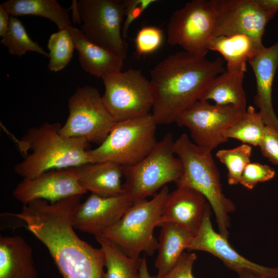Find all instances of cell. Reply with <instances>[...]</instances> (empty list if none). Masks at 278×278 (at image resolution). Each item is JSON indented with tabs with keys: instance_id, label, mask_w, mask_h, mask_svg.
<instances>
[{
	"instance_id": "6da1fadb",
	"label": "cell",
	"mask_w": 278,
	"mask_h": 278,
	"mask_svg": "<svg viewBox=\"0 0 278 278\" xmlns=\"http://www.w3.org/2000/svg\"><path fill=\"white\" fill-rule=\"evenodd\" d=\"M81 197L75 195L50 203L37 199L12 215L22 220L46 247L63 278H103L102 250L80 238L72 225Z\"/></svg>"
},
{
	"instance_id": "7a4b0ae2",
	"label": "cell",
	"mask_w": 278,
	"mask_h": 278,
	"mask_svg": "<svg viewBox=\"0 0 278 278\" xmlns=\"http://www.w3.org/2000/svg\"><path fill=\"white\" fill-rule=\"evenodd\" d=\"M225 70L220 57L210 60L184 50L160 61L150 71L149 80L153 97L151 114L157 125L175 123Z\"/></svg>"
},
{
	"instance_id": "3957f363",
	"label": "cell",
	"mask_w": 278,
	"mask_h": 278,
	"mask_svg": "<svg viewBox=\"0 0 278 278\" xmlns=\"http://www.w3.org/2000/svg\"><path fill=\"white\" fill-rule=\"evenodd\" d=\"M60 124L45 122L30 128L17 143L24 159L14 167L24 178H32L46 171L76 167L91 163L88 147L90 143L60 133Z\"/></svg>"
},
{
	"instance_id": "277c9868",
	"label": "cell",
	"mask_w": 278,
	"mask_h": 278,
	"mask_svg": "<svg viewBox=\"0 0 278 278\" xmlns=\"http://www.w3.org/2000/svg\"><path fill=\"white\" fill-rule=\"evenodd\" d=\"M173 148L183 165L182 175L176 182L177 187H190L206 198L215 214L219 233L228 238L229 214L235 207L223 193L212 152L196 144L185 133L175 140Z\"/></svg>"
},
{
	"instance_id": "5b68a950",
	"label": "cell",
	"mask_w": 278,
	"mask_h": 278,
	"mask_svg": "<svg viewBox=\"0 0 278 278\" xmlns=\"http://www.w3.org/2000/svg\"><path fill=\"white\" fill-rule=\"evenodd\" d=\"M174 142L172 133L168 132L142 160L123 167V188L133 203L146 199L180 178L183 165L175 153Z\"/></svg>"
},
{
	"instance_id": "8992f818",
	"label": "cell",
	"mask_w": 278,
	"mask_h": 278,
	"mask_svg": "<svg viewBox=\"0 0 278 278\" xmlns=\"http://www.w3.org/2000/svg\"><path fill=\"white\" fill-rule=\"evenodd\" d=\"M157 126L151 113L117 121L104 141L88 150L90 162H110L123 167L136 164L157 144Z\"/></svg>"
},
{
	"instance_id": "52a82bcc",
	"label": "cell",
	"mask_w": 278,
	"mask_h": 278,
	"mask_svg": "<svg viewBox=\"0 0 278 278\" xmlns=\"http://www.w3.org/2000/svg\"><path fill=\"white\" fill-rule=\"evenodd\" d=\"M169 193L166 185L151 199L134 202L120 220L101 236L116 244L129 257L140 258L143 252L152 255L158 247L153 230L159 225Z\"/></svg>"
},
{
	"instance_id": "ba28073f",
	"label": "cell",
	"mask_w": 278,
	"mask_h": 278,
	"mask_svg": "<svg viewBox=\"0 0 278 278\" xmlns=\"http://www.w3.org/2000/svg\"><path fill=\"white\" fill-rule=\"evenodd\" d=\"M68 116L60 133L67 137L82 139L100 145L117 121L105 106L98 89L84 85L68 100Z\"/></svg>"
},
{
	"instance_id": "9c48e42d",
	"label": "cell",
	"mask_w": 278,
	"mask_h": 278,
	"mask_svg": "<svg viewBox=\"0 0 278 278\" xmlns=\"http://www.w3.org/2000/svg\"><path fill=\"white\" fill-rule=\"evenodd\" d=\"M81 31L91 41L124 60L128 44L122 35L123 3L113 0H79L75 2Z\"/></svg>"
},
{
	"instance_id": "30bf717a",
	"label": "cell",
	"mask_w": 278,
	"mask_h": 278,
	"mask_svg": "<svg viewBox=\"0 0 278 278\" xmlns=\"http://www.w3.org/2000/svg\"><path fill=\"white\" fill-rule=\"evenodd\" d=\"M103 103L116 121L151 113L153 97L150 80L142 72L129 68L102 79Z\"/></svg>"
},
{
	"instance_id": "8fae6325",
	"label": "cell",
	"mask_w": 278,
	"mask_h": 278,
	"mask_svg": "<svg viewBox=\"0 0 278 278\" xmlns=\"http://www.w3.org/2000/svg\"><path fill=\"white\" fill-rule=\"evenodd\" d=\"M215 22L216 11L211 0L190 1L172 13L167 26V42L195 56L205 57Z\"/></svg>"
},
{
	"instance_id": "7c38bea8",
	"label": "cell",
	"mask_w": 278,
	"mask_h": 278,
	"mask_svg": "<svg viewBox=\"0 0 278 278\" xmlns=\"http://www.w3.org/2000/svg\"><path fill=\"white\" fill-rule=\"evenodd\" d=\"M246 110L232 105L198 100L185 110L175 123L189 130L193 142L212 152L228 141L225 136L227 130Z\"/></svg>"
},
{
	"instance_id": "4fadbf2b",
	"label": "cell",
	"mask_w": 278,
	"mask_h": 278,
	"mask_svg": "<svg viewBox=\"0 0 278 278\" xmlns=\"http://www.w3.org/2000/svg\"><path fill=\"white\" fill-rule=\"evenodd\" d=\"M216 11L213 37L244 34L263 46L262 39L273 16L263 11L254 0H211Z\"/></svg>"
},
{
	"instance_id": "5bb4252c",
	"label": "cell",
	"mask_w": 278,
	"mask_h": 278,
	"mask_svg": "<svg viewBox=\"0 0 278 278\" xmlns=\"http://www.w3.org/2000/svg\"><path fill=\"white\" fill-rule=\"evenodd\" d=\"M133 203L125 193L112 196L91 194L75 211L73 227L95 236H101L120 220Z\"/></svg>"
},
{
	"instance_id": "9a60e30c",
	"label": "cell",
	"mask_w": 278,
	"mask_h": 278,
	"mask_svg": "<svg viewBox=\"0 0 278 278\" xmlns=\"http://www.w3.org/2000/svg\"><path fill=\"white\" fill-rule=\"evenodd\" d=\"M86 192L80 186L75 167H72L51 170L32 178H24L14 188L13 195L24 205L37 199L55 202Z\"/></svg>"
},
{
	"instance_id": "2e32d148",
	"label": "cell",
	"mask_w": 278,
	"mask_h": 278,
	"mask_svg": "<svg viewBox=\"0 0 278 278\" xmlns=\"http://www.w3.org/2000/svg\"><path fill=\"white\" fill-rule=\"evenodd\" d=\"M211 207L209 204L201 225L193 236L187 250L210 253L237 273L244 270H250L273 278H278V268L263 266L248 260L232 248L227 238L213 229L211 220Z\"/></svg>"
},
{
	"instance_id": "e0dca14e",
	"label": "cell",
	"mask_w": 278,
	"mask_h": 278,
	"mask_svg": "<svg viewBox=\"0 0 278 278\" xmlns=\"http://www.w3.org/2000/svg\"><path fill=\"white\" fill-rule=\"evenodd\" d=\"M248 63L256 81L254 105L259 109L265 125L278 131V118L272 100L273 83L278 68V41L270 47H264Z\"/></svg>"
},
{
	"instance_id": "ac0fdd59",
	"label": "cell",
	"mask_w": 278,
	"mask_h": 278,
	"mask_svg": "<svg viewBox=\"0 0 278 278\" xmlns=\"http://www.w3.org/2000/svg\"><path fill=\"white\" fill-rule=\"evenodd\" d=\"M208 204L206 198L197 190L177 187L166 197L159 226L172 222L185 228L194 236L201 225Z\"/></svg>"
},
{
	"instance_id": "d6986e66",
	"label": "cell",
	"mask_w": 278,
	"mask_h": 278,
	"mask_svg": "<svg viewBox=\"0 0 278 278\" xmlns=\"http://www.w3.org/2000/svg\"><path fill=\"white\" fill-rule=\"evenodd\" d=\"M70 31L82 68L91 75L102 79L121 71L124 60L91 41L80 29L70 26Z\"/></svg>"
},
{
	"instance_id": "ffe728a7",
	"label": "cell",
	"mask_w": 278,
	"mask_h": 278,
	"mask_svg": "<svg viewBox=\"0 0 278 278\" xmlns=\"http://www.w3.org/2000/svg\"><path fill=\"white\" fill-rule=\"evenodd\" d=\"M80 186L86 192L102 196L125 193L123 167L110 162H93L75 167Z\"/></svg>"
},
{
	"instance_id": "44dd1931",
	"label": "cell",
	"mask_w": 278,
	"mask_h": 278,
	"mask_svg": "<svg viewBox=\"0 0 278 278\" xmlns=\"http://www.w3.org/2000/svg\"><path fill=\"white\" fill-rule=\"evenodd\" d=\"M31 247L20 236H0V278H38Z\"/></svg>"
},
{
	"instance_id": "7402d4cb",
	"label": "cell",
	"mask_w": 278,
	"mask_h": 278,
	"mask_svg": "<svg viewBox=\"0 0 278 278\" xmlns=\"http://www.w3.org/2000/svg\"><path fill=\"white\" fill-rule=\"evenodd\" d=\"M264 47L246 35L234 34L212 37L207 48L221 54L227 62L226 69L245 73L247 63Z\"/></svg>"
},
{
	"instance_id": "603a6c76",
	"label": "cell",
	"mask_w": 278,
	"mask_h": 278,
	"mask_svg": "<svg viewBox=\"0 0 278 278\" xmlns=\"http://www.w3.org/2000/svg\"><path fill=\"white\" fill-rule=\"evenodd\" d=\"M160 227L158 253L155 261L158 277L167 273L176 265L193 237L188 230L172 222L163 223Z\"/></svg>"
},
{
	"instance_id": "cb8c5ba5",
	"label": "cell",
	"mask_w": 278,
	"mask_h": 278,
	"mask_svg": "<svg viewBox=\"0 0 278 278\" xmlns=\"http://www.w3.org/2000/svg\"><path fill=\"white\" fill-rule=\"evenodd\" d=\"M244 74L243 72L226 69L211 81L199 100H213L218 105H232L247 109L246 95L244 88Z\"/></svg>"
},
{
	"instance_id": "d4e9b609",
	"label": "cell",
	"mask_w": 278,
	"mask_h": 278,
	"mask_svg": "<svg viewBox=\"0 0 278 278\" xmlns=\"http://www.w3.org/2000/svg\"><path fill=\"white\" fill-rule=\"evenodd\" d=\"M11 16L34 15L54 23L60 30L71 26L67 11L56 0H8L1 5Z\"/></svg>"
},
{
	"instance_id": "484cf974",
	"label": "cell",
	"mask_w": 278,
	"mask_h": 278,
	"mask_svg": "<svg viewBox=\"0 0 278 278\" xmlns=\"http://www.w3.org/2000/svg\"><path fill=\"white\" fill-rule=\"evenodd\" d=\"M105 256L106 272L103 278H141V258L128 256L114 242L103 236H95Z\"/></svg>"
},
{
	"instance_id": "4316f807",
	"label": "cell",
	"mask_w": 278,
	"mask_h": 278,
	"mask_svg": "<svg viewBox=\"0 0 278 278\" xmlns=\"http://www.w3.org/2000/svg\"><path fill=\"white\" fill-rule=\"evenodd\" d=\"M266 125L259 111L249 106L242 116L227 130V139L234 138L243 144L259 146L265 134Z\"/></svg>"
},
{
	"instance_id": "83f0119b",
	"label": "cell",
	"mask_w": 278,
	"mask_h": 278,
	"mask_svg": "<svg viewBox=\"0 0 278 278\" xmlns=\"http://www.w3.org/2000/svg\"><path fill=\"white\" fill-rule=\"evenodd\" d=\"M1 43L7 48L12 55L21 57L28 51H32L47 57L49 56L37 42L30 38L24 26L16 16H11L8 30L2 38Z\"/></svg>"
},
{
	"instance_id": "f1b7e54d",
	"label": "cell",
	"mask_w": 278,
	"mask_h": 278,
	"mask_svg": "<svg viewBox=\"0 0 278 278\" xmlns=\"http://www.w3.org/2000/svg\"><path fill=\"white\" fill-rule=\"evenodd\" d=\"M47 47L49 51L47 68L54 72L63 70L68 64L75 49L67 28L51 34L48 40Z\"/></svg>"
},
{
	"instance_id": "f546056e",
	"label": "cell",
	"mask_w": 278,
	"mask_h": 278,
	"mask_svg": "<svg viewBox=\"0 0 278 278\" xmlns=\"http://www.w3.org/2000/svg\"><path fill=\"white\" fill-rule=\"evenodd\" d=\"M252 150L251 146L242 144L232 149H223L217 151L216 157L228 169V181L230 185L240 183L245 167L251 162Z\"/></svg>"
},
{
	"instance_id": "4dcf8cb0",
	"label": "cell",
	"mask_w": 278,
	"mask_h": 278,
	"mask_svg": "<svg viewBox=\"0 0 278 278\" xmlns=\"http://www.w3.org/2000/svg\"><path fill=\"white\" fill-rule=\"evenodd\" d=\"M163 30L155 26H145L137 32L135 38L136 53L141 56L153 53L159 49L163 44Z\"/></svg>"
},
{
	"instance_id": "1f68e13d",
	"label": "cell",
	"mask_w": 278,
	"mask_h": 278,
	"mask_svg": "<svg viewBox=\"0 0 278 278\" xmlns=\"http://www.w3.org/2000/svg\"><path fill=\"white\" fill-rule=\"evenodd\" d=\"M275 175L274 169L270 166L251 162L245 167L239 184L248 189H252L258 183L271 180Z\"/></svg>"
},
{
	"instance_id": "d6a6232c",
	"label": "cell",
	"mask_w": 278,
	"mask_h": 278,
	"mask_svg": "<svg viewBox=\"0 0 278 278\" xmlns=\"http://www.w3.org/2000/svg\"><path fill=\"white\" fill-rule=\"evenodd\" d=\"M156 2V0H127L123 2L124 16H126L122 26V35L124 39L127 37L128 30L132 23Z\"/></svg>"
},
{
	"instance_id": "836d02e7",
	"label": "cell",
	"mask_w": 278,
	"mask_h": 278,
	"mask_svg": "<svg viewBox=\"0 0 278 278\" xmlns=\"http://www.w3.org/2000/svg\"><path fill=\"white\" fill-rule=\"evenodd\" d=\"M197 258L194 253L184 252L176 265L165 274L153 278H194L193 267Z\"/></svg>"
},
{
	"instance_id": "e575fe53",
	"label": "cell",
	"mask_w": 278,
	"mask_h": 278,
	"mask_svg": "<svg viewBox=\"0 0 278 278\" xmlns=\"http://www.w3.org/2000/svg\"><path fill=\"white\" fill-rule=\"evenodd\" d=\"M259 147L264 157L278 165V131L266 126L263 140Z\"/></svg>"
},
{
	"instance_id": "d590c367",
	"label": "cell",
	"mask_w": 278,
	"mask_h": 278,
	"mask_svg": "<svg viewBox=\"0 0 278 278\" xmlns=\"http://www.w3.org/2000/svg\"><path fill=\"white\" fill-rule=\"evenodd\" d=\"M260 9L274 17L278 11V0H254Z\"/></svg>"
},
{
	"instance_id": "8d00e7d4",
	"label": "cell",
	"mask_w": 278,
	"mask_h": 278,
	"mask_svg": "<svg viewBox=\"0 0 278 278\" xmlns=\"http://www.w3.org/2000/svg\"><path fill=\"white\" fill-rule=\"evenodd\" d=\"M11 16L6 10L0 6V36L2 38L8 30Z\"/></svg>"
},
{
	"instance_id": "74e56055",
	"label": "cell",
	"mask_w": 278,
	"mask_h": 278,
	"mask_svg": "<svg viewBox=\"0 0 278 278\" xmlns=\"http://www.w3.org/2000/svg\"><path fill=\"white\" fill-rule=\"evenodd\" d=\"M237 274L239 278H273L250 270H244Z\"/></svg>"
},
{
	"instance_id": "f35d334b",
	"label": "cell",
	"mask_w": 278,
	"mask_h": 278,
	"mask_svg": "<svg viewBox=\"0 0 278 278\" xmlns=\"http://www.w3.org/2000/svg\"><path fill=\"white\" fill-rule=\"evenodd\" d=\"M141 278H153L149 273L147 261L145 256L141 258V266L140 269Z\"/></svg>"
}]
</instances>
